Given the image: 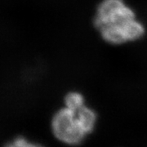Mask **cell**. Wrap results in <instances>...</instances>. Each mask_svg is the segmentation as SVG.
Here are the masks:
<instances>
[{"mask_svg":"<svg viewBox=\"0 0 147 147\" xmlns=\"http://www.w3.org/2000/svg\"><path fill=\"white\" fill-rule=\"evenodd\" d=\"M95 26L111 44L135 41L145 34L144 26L123 0H103L96 12Z\"/></svg>","mask_w":147,"mask_h":147,"instance_id":"1","label":"cell"},{"mask_svg":"<svg viewBox=\"0 0 147 147\" xmlns=\"http://www.w3.org/2000/svg\"><path fill=\"white\" fill-rule=\"evenodd\" d=\"M79 110H72L65 106L54 115L52 120L53 135L59 141L69 146L79 145L89 134Z\"/></svg>","mask_w":147,"mask_h":147,"instance_id":"2","label":"cell"},{"mask_svg":"<svg viewBox=\"0 0 147 147\" xmlns=\"http://www.w3.org/2000/svg\"><path fill=\"white\" fill-rule=\"evenodd\" d=\"M65 107L72 110H79L85 105L84 98L83 95L76 92H72L66 95L65 98Z\"/></svg>","mask_w":147,"mask_h":147,"instance_id":"3","label":"cell"},{"mask_svg":"<svg viewBox=\"0 0 147 147\" xmlns=\"http://www.w3.org/2000/svg\"><path fill=\"white\" fill-rule=\"evenodd\" d=\"M3 147H44L42 145L31 142L22 136H18L7 142Z\"/></svg>","mask_w":147,"mask_h":147,"instance_id":"4","label":"cell"}]
</instances>
